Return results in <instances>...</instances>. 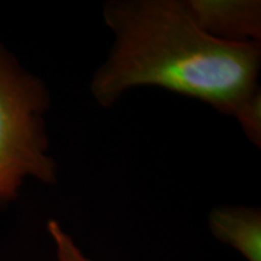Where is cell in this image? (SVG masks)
Returning <instances> with one entry per match:
<instances>
[{"instance_id":"obj_1","label":"cell","mask_w":261,"mask_h":261,"mask_svg":"<svg viewBox=\"0 0 261 261\" xmlns=\"http://www.w3.org/2000/svg\"><path fill=\"white\" fill-rule=\"evenodd\" d=\"M103 18L114 44L91 80L99 106L112 107L135 87H161L234 117L260 146L259 42L212 37L179 0H113Z\"/></svg>"},{"instance_id":"obj_2","label":"cell","mask_w":261,"mask_h":261,"mask_svg":"<svg viewBox=\"0 0 261 261\" xmlns=\"http://www.w3.org/2000/svg\"><path fill=\"white\" fill-rule=\"evenodd\" d=\"M50 103L44 81L0 42V208L18 197L28 179L57 181L45 120Z\"/></svg>"},{"instance_id":"obj_3","label":"cell","mask_w":261,"mask_h":261,"mask_svg":"<svg viewBox=\"0 0 261 261\" xmlns=\"http://www.w3.org/2000/svg\"><path fill=\"white\" fill-rule=\"evenodd\" d=\"M185 5L198 27L212 37L231 42H259V0H188Z\"/></svg>"},{"instance_id":"obj_4","label":"cell","mask_w":261,"mask_h":261,"mask_svg":"<svg viewBox=\"0 0 261 261\" xmlns=\"http://www.w3.org/2000/svg\"><path fill=\"white\" fill-rule=\"evenodd\" d=\"M218 240L237 249L248 261H261V214L256 208L219 207L210 215Z\"/></svg>"},{"instance_id":"obj_5","label":"cell","mask_w":261,"mask_h":261,"mask_svg":"<svg viewBox=\"0 0 261 261\" xmlns=\"http://www.w3.org/2000/svg\"><path fill=\"white\" fill-rule=\"evenodd\" d=\"M47 230L56 246L58 261H92L84 255L74 243L73 238L65 232L56 220L48 221Z\"/></svg>"}]
</instances>
